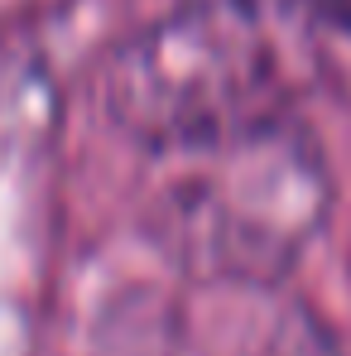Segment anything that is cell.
Masks as SVG:
<instances>
[{
    "instance_id": "1",
    "label": "cell",
    "mask_w": 351,
    "mask_h": 356,
    "mask_svg": "<svg viewBox=\"0 0 351 356\" xmlns=\"http://www.w3.org/2000/svg\"><path fill=\"white\" fill-rule=\"evenodd\" d=\"M298 0H188L106 63V116L149 154H202L298 116Z\"/></svg>"
},
{
    "instance_id": "2",
    "label": "cell",
    "mask_w": 351,
    "mask_h": 356,
    "mask_svg": "<svg viewBox=\"0 0 351 356\" xmlns=\"http://www.w3.org/2000/svg\"><path fill=\"white\" fill-rule=\"evenodd\" d=\"M332 207L327 159L303 120L188 154L159 207V241L202 280H284Z\"/></svg>"
},
{
    "instance_id": "3",
    "label": "cell",
    "mask_w": 351,
    "mask_h": 356,
    "mask_svg": "<svg viewBox=\"0 0 351 356\" xmlns=\"http://www.w3.org/2000/svg\"><path fill=\"white\" fill-rule=\"evenodd\" d=\"M313 19H327V24H337V29H347L351 34V0H298Z\"/></svg>"
}]
</instances>
